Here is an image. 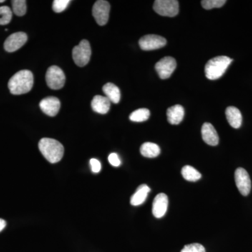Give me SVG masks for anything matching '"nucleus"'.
Wrapping results in <instances>:
<instances>
[{
    "label": "nucleus",
    "instance_id": "nucleus-1",
    "mask_svg": "<svg viewBox=\"0 0 252 252\" xmlns=\"http://www.w3.org/2000/svg\"><path fill=\"white\" fill-rule=\"evenodd\" d=\"M34 84V77L30 70L24 69L15 74L10 79L8 87L11 94H26L32 90Z\"/></svg>",
    "mask_w": 252,
    "mask_h": 252
},
{
    "label": "nucleus",
    "instance_id": "nucleus-2",
    "mask_svg": "<svg viewBox=\"0 0 252 252\" xmlns=\"http://www.w3.org/2000/svg\"><path fill=\"white\" fill-rule=\"evenodd\" d=\"M39 149L42 155L51 163L59 162L64 155L63 144L54 139H41L39 142Z\"/></svg>",
    "mask_w": 252,
    "mask_h": 252
},
{
    "label": "nucleus",
    "instance_id": "nucleus-3",
    "mask_svg": "<svg viewBox=\"0 0 252 252\" xmlns=\"http://www.w3.org/2000/svg\"><path fill=\"white\" fill-rule=\"evenodd\" d=\"M232 61L233 59L224 56H217L210 60L205 68V75L207 79L210 80L220 79L224 74Z\"/></svg>",
    "mask_w": 252,
    "mask_h": 252
},
{
    "label": "nucleus",
    "instance_id": "nucleus-4",
    "mask_svg": "<svg viewBox=\"0 0 252 252\" xmlns=\"http://www.w3.org/2000/svg\"><path fill=\"white\" fill-rule=\"evenodd\" d=\"M91 48L89 41L84 39L72 50V57L74 63L79 67H84L90 61Z\"/></svg>",
    "mask_w": 252,
    "mask_h": 252
},
{
    "label": "nucleus",
    "instance_id": "nucleus-5",
    "mask_svg": "<svg viewBox=\"0 0 252 252\" xmlns=\"http://www.w3.org/2000/svg\"><path fill=\"white\" fill-rule=\"evenodd\" d=\"M66 77L62 69L58 66H51L46 74V84L50 89L59 90L65 84Z\"/></svg>",
    "mask_w": 252,
    "mask_h": 252
},
{
    "label": "nucleus",
    "instance_id": "nucleus-6",
    "mask_svg": "<svg viewBox=\"0 0 252 252\" xmlns=\"http://www.w3.org/2000/svg\"><path fill=\"white\" fill-rule=\"evenodd\" d=\"M154 9L162 16L174 17L179 13V1L177 0H157L154 1Z\"/></svg>",
    "mask_w": 252,
    "mask_h": 252
},
{
    "label": "nucleus",
    "instance_id": "nucleus-7",
    "mask_svg": "<svg viewBox=\"0 0 252 252\" xmlns=\"http://www.w3.org/2000/svg\"><path fill=\"white\" fill-rule=\"evenodd\" d=\"M110 4L107 1L98 0L93 6V16L99 26H104L108 22Z\"/></svg>",
    "mask_w": 252,
    "mask_h": 252
},
{
    "label": "nucleus",
    "instance_id": "nucleus-8",
    "mask_svg": "<svg viewBox=\"0 0 252 252\" xmlns=\"http://www.w3.org/2000/svg\"><path fill=\"white\" fill-rule=\"evenodd\" d=\"M177 67V62L173 58L167 56L160 59L156 64V70L158 74L159 77L162 79H168L172 75Z\"/></svg>",
    "mask_w": 252,
    "mask_h": 252
},
{
    "label": "nucleus",
    "instance_id": "nucleus-9",
    "mask_svg": "<svg viewBox=\"0 0 252 252\" xmlns=\"http://www.w3.org/2000/svg\"><path fill=\"white\" fill-rule=\"evenodd\" d=\"M235 180L240 193L244 196L248 195L252 187L251 180L248 172L245 169L239 167L235 172Z\"/></svg>",
    "mask_w": 252,
    "mask_h": 252
},
{
    "label": "nucleus",
    "instance_id": "nucleus-10",
    "mask_svg": "<svg viewBox=\"0 0 252 252\" xmlns=\"http://www.w3.org/2000/svg\"><path fill=\"white\" fill-rule=\"evenodd\" d=\"M167 41L161 36L156 34H148L142 36L139 41L141 49L144 51H152L160 49L166 45Z\"/></svg>",
    "mask_w": 252,
    "mask_h": 252
},
{
    "label": "nucleus",
    "instance_id": "nucleus-11",
    "mask_svg": "<svg viewBox=\"0 0 252 252\" xmlns=\"http://www.w3.org/2000/svg\"><path fill=\"white\" fill-rule=\"evenodd\" d=\"M28 40V35L23 32L14 33L11 34L5 41L4 47L5 51L9 53H13L21 47Z\"/></svg>",
    "mask_w": 252,
    "mask_h": 252
},
{
    "label": "nucleus",
    "instance_id": "nucleus-12",
    "mask_svg": "<svg viewBox=\"0 0 252 252\" xmlns=\"http://www.w3.org/2000/svg\"><path fill=\"white\" fill-rule=\"evenodd\" d=\"M39 107L46 115L55 117L61 109V102L57 97H48L41 101Z\"/></svg>",
    "mask_w": 252,
    "mask_h": 252
},
{
    "label": "nucleus",
    "instance_id": "nucleus-13",
    "mask_svg": "<svg viewBox=\"0 0 252 252\" xmlns=\"http://www.w3.org/2000/svg\"><path fill=\"white\" fill-rule=\"evenodd\" d=\"M168 206V198L166 194L159 193L154 198L152 212L157 218H161L166 213Z\"/></svg>",
    "mask_w": 252,
    "mask_h": 252
},
{
    "label": "nucleus",
    "instance_id": "nucleus-14",
    "mask_svg": "<svg viewBox=\"0 0 252 252\" xmlns=\"http://www.w3.org/2000/svg\"><path fill=\"white\" fill-rule=\"evenodd\" d=\"M201 134L205 143L210 146H217L219 144L218 134L215 127L210 123H205L202 126Z\"/></svg>",
    "mask_w": 252,
    "mask_h": 252
},
{
    "label": "nucleus",
    "instance_id": "nucleus-15",
    "mask_svg": "<svg viewBox=\"0 0 252 252\" xmlns=\"http://www.w3.org/2000/svg\"><path fill=\"white\" fill-rule=\"evenodd\" d=\"M111 101L107 97L102 95L94 96L91 102V107L94 112L105 114L110 109Z\"/></svg>",
    "mask_w": 252,
    "mask_h": 252
},
{
    "label": "nucleus",
    "instance_id": "nucleus-16",
    "mask_svg": "<svg viewBox=\"0 0 252 252\" xmlns=\"http://www.w3.org/2000/svg\"><path fill=\"white\" fill-rule=\"evenodd\" d=\"M167 121L172 125H178L185 117V109L180 104L172 106L167 111Z\"/></svg>",
    "mask_w": 252,
    "mask_h": 252
},
{
    "label": "nucleus",
    "instance_id": "nucleus-17",
    "mask_svg": "<svg viewBox=\"0 0 252 252\" xmlns=\"http://www.w3.org/2000/svg\"><path fill=\"white\" fill-rule=\"evenodd\" d=\"M225 116L230 126L234 128H239L243 122L241 112L235 107H228L225 110Z\"/></svg>",
    "mask_w": 252,
    "mask_h": 252
},
{
    "label": "nucleus",
    "instance_id": "nucleus-18",
    "mask_svg": "<svg viewBox=\"0 0 252 252\" xmlns=\"http://www.w3.org/2000/svg\"><path fill=\"white\" fill-rule=\"evenodd\" d=\"M151 189L148 186L142 185L137 188L135 193L132 195L130 199L131 205L134 206H138L142 205L145 201Z\"/></svg>",
    "mask_w": 252,
    "mask_h": 252
},
{
    "label": "nucleus",
    "instance_id": "nucleus-19",
    "mask_svg": "<svg viewBox=\"0 0 252 252\" xmlns=\"http://www.w3.org/2000/svg\"><path fill=\"white\" fill-rule=\"evenodd\" d=\"M102 90L106 94V97L111 101V102L114 104L119 103L121 99V92L117 86L112 83H107L103 86Z\"/></svg>",
    "mask_w": 252,
    "mask_h": 252
},
{
    "label": "nucleus",
    "instance_id": "nucleus-20",
    "mask_svg": "<svg viewBox=\"0 0 252 252\" xmlns=\"http://www.w3.org/2000/svg\"><path fill=\"white\" fill-rule=\"evenodd\" d=\"M140 153L143 157L153 158L157 157L160 153V149L157 144L152 142H145L141 146Z\"/></svg>",
    "mask_w": 252,
    "mask_h": 252
},
{
    "label": "nucleus",
    "instance_id": "nucleus-21",
    "mask_svg": "<svg viewBox=\"0 0 252 252\" xmlns=\"http://www.w3.org/2000/svg\"><path fill=\"white\" fill-rule=\"evenodd\" d=\"M182 175L189 182H196L201 178V174L190 165H186L182 168Z\"/></svg>",
    "mask_w": 252,
    "mask_h": 252
},
{
    "label": "nucleus",
    "instance_id": "nucleus-22",
    "mask_svg": "<svg viewBox=\"0 0 252 252\" xmlns=\"http://www.w3.org/2000/svg\"><path fill=\"white\" fill-rule=\"evenodd\" d=\"M150 112L148 109L142 108L134 111L130 115V121L134 122H143L148 120Z\"/></svg>",
    "mask_w": 252,
    "mask_h": 252
},
{
    "label": "nucleus",
    "instance_id": "nucleus-23",
    "mask_svg": "<svg viewBox=\"0 0 252 252\" xmlns=\"http://www.w3.org/2000/svg\"><path fill=\"white\" fill-rule=\"evenodd\" d=\"M12 4L13 11L16 16H23L26 14L27 11V5L25 0H13L11 1Z\"/></svg>",
    "mask_w": 252,
    "mask_h": 252
},
{
    "label": "nucleus",
    "instance_id": "nucleus-24",
    "mask_svg": "<svg viewBox=\"0 0 252 252\" xmlns=\"http://www.w3.org/2000/svg\"><path fill=\"white\" fill-rule=\"evenodd\" d=\"M12 11L9 6H0V25L5 26L11 22Z\"/></svg>",
    "mask_w": 252,
    "mask_h": 252
},
{
    "label": "nucleus",
    "instance_id": "nucleus-25",
    "mask_svg": "<svg viewBox=\"0 0 252 252\" xmlns=\"http://www.w3.org/2000/svg\"><path fill=\"white\" fill-rule=\"evenodd\" d=\"M225 0H203L202 6L205 9L210 10L213 8H220L225 4Z\"/></svg>",
    "mask_w": 252,
    "mask_h": 252
},
{
    "label": "nucleus",
    "instance_id": "nucleus-26",
    "mask_svg": "<svg viewBox=\"0 0 252 252\" xmlns=\"http://www.w3.org/2000/svg\"><path fill=\"white\" fill-rule=\"evenodd\" d=\"M69 3V0H55L53 2V9L56 13L63 12L67 9Z\"/></svg>",
    "mask_w": 252,
    "mask_h": 252
},
{
    "label": "nucleus",
    "instance_id": "nucleus-27",
    "mask_svg": "<svg viewBox=\"0 0 252 252\" xmlns=\"http://www.w3.org/2000/svg\"><path fill=\"white\" fill-rule=\"evenodd\" d=\"M181 252H205V249L200 244L193 243L186 245Z\"/></svg>",
    "mask_w": 252,
    "mask_h": 252
},
{
    "label": "nucleus",
    "instance_id": "nucleus-28",
    "mask_svg": "<svg viewBox=\"0 0 252 252\" xmlns=\"http://www.w3.org/2000/svg\"><path fill=\"white\" fill-rule=\"evenodd\" d=\"M108 160L109 163L114 167L120 166L121 163H122L117 154H111L109 156Z\"/></svg>",
    "mask_w": 252,
    "mask_h": 252
},
{
    "label": "nucleus",
    "instance_id": "nucleus-29",
    "mask_svg": "<svg viewBox=\"0 0 252 252\" xmlns=\"http://www.w3.org/2000/svg\"><path fill=\"white\" fill-rule=\"evenodd\" d=\"M90 164L92 171L94 172V173H98V172L100 171L102 166H101L100 162H99L98 160L95 158L91 159Z\"/></svg>",
    "mask_w": 252,
    "mask_h": 252
},
{
    "label": "nucleus",
    "instance_id": "nucleus-30",
    "mask_svg": "<svg viewBox=\"0 0 252 252\" xmlns=\"http://www.w3.org/2000/svg\"><path fill=\"white\" fill-rule=\"evenodd\" d=\"M6 225V222L2 219H0V232L4 229Z\"/></svg>",
    "mask_w": 252,
    "mask_h": 252
},
{
    "label": "nucleus",
    "instance_id": "nucleus-31",
    "mask_svg": "<svg viewBox=\"0 0 252 252\" xmlns=\"http://www.w3.org/2000/svg\"><path fill=\"white\" fill-rule=\"evenodd\" d=\"M4 2V0H0V3Z\"/></svg>",
    "mask_w": 252,
    "mask_h": 252
}]
</instances>
